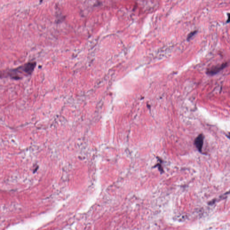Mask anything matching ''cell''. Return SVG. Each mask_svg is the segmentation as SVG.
<instances>
[{"mask_svg": "<svg viewBox=\"0 0 230 230\" xmlns=\"http://www.w3.org/2000/svg\"><path fill=\"white\" fill-rule=\"evenodd\" d=\"M196 32H197V30L194 31H192L191 32H190V33H189V34L188 35V38H187V40H189L190 39L192 38L193 36H194V35H195V34L196 33Z\"/></svg>", "mask_w": 230, "mask_h": 230, "instance_id": "4", "label": "cell"}, {"mask_svg": "<svg viewBox=\"0 0 230 230\" xmlns=\"http://www.w3.org/2000/svg\"><path fill=\"white\" fill-rule=\"evenodd\" d=\"M227 63H225L222 64L220 65H218L216 66L213 67L211 69H208L206 73L208 75H210V76L214 75L218 73L220 71L223 69L224 68H225L227 66Z\"/></svg>", "mask_w": 230, "mask_h": 230, "instance_id": "2", "label": "cell"}, {"mask_svg": "<svg viewBox=\"0 0 230 230\" xmlns=\"http://www.w3.org/2000/svg\"><path fill=\"white\" fill-rule=\"evenodd\" d=\"M36 65L35 62H30L18 67L17 68L5 71L1 73L0 76L2 77H10L14 80H19L24 77L31 75Z\"/></svg>", "mask_w": 230, "mask_h": 230, "instance_id": "1", "label": "cell"}, {"mask_svg": "<svg viewBox=\"0 0 230 230\" xmlns=\"http://www.w3.org/2000/svg\"><path fill=\"white\" fill-rule=\"evenodd\" d=\"M204 136L202 134H199L194 140V144L199 152H202V147L204 144Z\"/></svg>", "mask_w": 230, "mask_h": 230, "instance_id": "3", "label": "cell"}]
</instances>
